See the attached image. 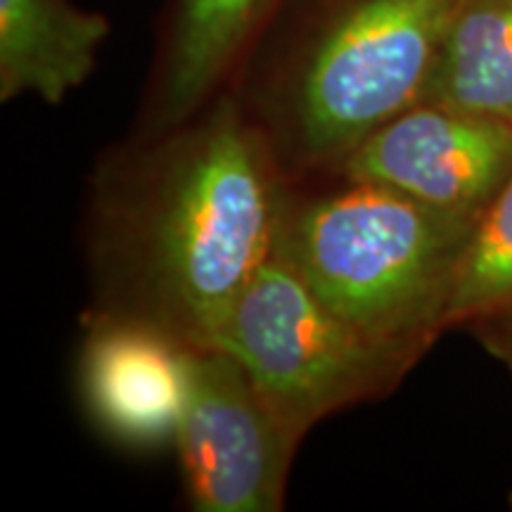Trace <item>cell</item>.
<instances>
[{
	"label": "cell",
	"instance_id": "6da1fadb",
	"mask_svg": "<svg viewBox=\"0 0 512 512\" xmlns=\"http://www.w3.org/2000/svg\"><path fill=\"white\" fill-rule=\"evenodd\" d=\"M107 169L93 209L100 311L214 347L271 259L290 178L233 91Z\"/></svg>",
	"mask_w": 512,
	"mask_h": 512
},
{
	"label": "cell",
	"instance_id": "7a4b0ae2",
	"mask_svg": "<svg viewBox=\"0 0 512 512\" xmlns=\"http://www.w3.org/2000/svg\"><path fill=\"white\" fill-rule=\"evenodd\" d=\"M456 0H294L230 88L294 174L425 100Z\"/></svg>",
	"mask_w": 512,
	"mask_h": 512
},
{
	"label": "cell",
	"instance_id": "3957f363",
	"mask_svg": "<svg viewBox=\"0 0 512 512\" xmlns=\"http://www.w3.org/2000/svg\"><path fill=\"white\" fill-rule=\"evenodd\" d=\"M477 219L339 178L320 192L287 188L275 254L349 328L413 368L451 330L453 275Z\"/></svg>",
	"mask_w": 512,
	"mask_h": 512
},
{
	"label": "cell",
	"instance_id": "277c9868",
	"mask_svg": "<svg viewBox=\"0 0 512 512\" xmlns=\"http://www.w3.org/2000/svg\"><path fill=\"white\" fill-rule=\"evenodd\" d=\"M214 347L302 439L332 413L389 394L411 370L337 318L275 252L230 306Z\"/></svg>",
	"mask_w": 512,
	"mask_h": 512
},
{
	"label": "cell",
	"instance_id": "5b68a950",
	"mask_svg": "<svg viewBox=\"0 0 512 512\" xmlns=\"http://www.w3.org/2000/svg\"><path fill=\"white\" fill-rule=\"evenodd\" d=\"M299 444L302 437L228 351H192L188 403L174 441L192 510H280Z\"/></svg>",
	"mask_w": 512,
	"mask_h": 512
},
{
	"label": "cell",
	"instance_id": "8992f818",
	"mask_svg": "<svg viewBox=\"0 0 512 512\" xmlns=\"http://www.w3.org/2000/svg\"><path fill=\"white\" fill-rule=\"evenodd\" d=\"M335 174L451 214L482 216L512 176V126L422 100L370 133Z\"/></svg>",
	"mask_w": 512,
	"mask_h": 512
},
{
	"label": "cell",
	"instance_id": "52a82bcc",
	"mask_svg": "<svg viewBox=\"0 0 512 512\" xmlns=\"http://www.w3.org/2000/svg\"><path fill=\"white\" fill-rule=\"evenodd\" d=\"M192 351L143 320L95 313L79 366L88 415L124 446L174 444L188 403Z\"/></svg>",
	"mask_w": 512,
	"mask_h": 512
},
{
	"label": "cell",
	"instance_id": "ba28073f",
	"mask_svg": "<svg viewBox=\"0 0 512 512\" xmlns=\"http://www.w3.org/2000/svg\"><path fill=\"white\" fill-rule=\"evenodd\" d=\"M294 0H169L150 88V131L190 119L230 91Z\"/></svg>",
	"mask_w": 512,
	"mask_h": 512
},
{
	"label": "cell",
	"instance_id": "9c48e42d",
	"mask_svg": "<svg viewBox=\"0 0 512 512\" xmlns=\"http://www.w3.org/2000/svg\"><path fill=\"white\" fill-rule=\"evenodd\" d=\"M110 29L74 0H0V100L60 105L93 74Z\"/></svg>",
	"mask_w": 512,
	"mask_h": 512
},
{
	"label": "cell",
	"instance_id": "30bf717a",
	"mask_svg": "<svg viewBox=\"0 0 512 512\" xmlns=\"http://www.w3.org/2000/svg\"><path fill=\"white\" fill-rule=\"evenodd\" d=\"M425 102L512 126V0H456Z\"/></svg>",
	"mask_w": 512,
	"mask_h": 512
},
{
	"label": "cell",
	"instance_id": "8fae6325",
	"mask_svg": "<svg viewBox=\"0 0 512 512\" xmlns=\"http://www.w3.org/2000/svg\"><path fill=\"white\" fill-rule=\"evenodd\" d=\"M512 311V176L479 216L453 275L448 328Z\"/></svg>",
	"mask_w": 512,
	"mask_h": 512
},
{
	"label": "cell",
	"instance_id": "7c38bea8",
	"mask_svg": "<svg viewBox=\"0 0 512 512\" xmlns=\"http://www.w3.org/2000/svg\"><path fill=\"white\" fill-rule=\"evenodd\" d=\"M475 330L482 335L486 347L494 351L512 373V311L498 318L484 320V323L475 325Z\"/></svg>",
	"mask_w": 512,
	"mask_h": 512
},
{
	"label": "cell",
	"instance_id": "4fadbf2b",
	"mask_svg": "<svg viewBox=\"0 0 512 512\" xmlns=\"http://www.w3.org/2000/svg\"><path fill=\"white\" fill-rule=\"evenodd\" d=\"M510 505H512V496H510Z\"/></svg>",
	"mask_w": 512,
	"mask_h": 512
}]
</instances>
